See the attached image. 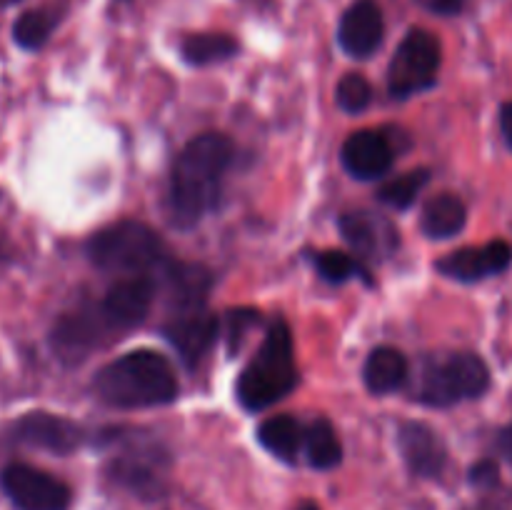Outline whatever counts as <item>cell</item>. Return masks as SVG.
I'll use <instances>...</instances> for the list:
<instances>
[{
	"mask_svg": "<svg viewBox=\"0 0 512 510\" xmlns=\"http://www.w3.org/2000/svg\"><path fill=\"white\" fill-rule=\"evenodd\" d=\"M510 265L512 245L508 240L470 245V248L453 250V253L438 260L440 273L450 280H458V283H478V280L493 278V275L505 273Z\"/></svg>",
	"mask_w": 512,
	"mask_h": 510,
	"instance_id": "30bf717a",
	"label": "cell"
},
{
	"mask_svg": "<svg viewBox=\"0 0 512 510\" xmlns=\"http://www.w3.org/2000/svg\"><path fill=\"white\" fill-rule=\"evenodd\" d=\"M0 485L18 510H68L73 493L63 480L25 463H13L0 473Z\"/></svg>",
	"mask_w": 512,
	"mask_h": 510,
	"instance_id": "ba28073f",
	"label": "cell"
},
{
	"mask_svg": "<svg viewBox=\"0 0 512 510\" xmlns=\"http://www.w3.org/2000/svg\"><path fill=\"white\" fill-rule=\"evenodd\" d=\"M488 388L490 368L480 355L448 353L423 360L413 385V398L418 403L445 408L480 398L488 393Z\"/></svg>",
	"mask_w": 512,
	"mask_h": 510,
	"instance_id": "277c9868",
	"label": "cell"
},
{
	"mask_svg": "<svg viewBox=\"0 0 512 510\" xmlns=\"http://www.w3.org/2000/svg\"><path fill=\"white\" fill-rule=\"evenodd\" d=\"M340 233L363 258H388L395 253L400 238L395 225L383 215L368 213V210H350L340 218Z\"/></svg>",
	"mask_w": 512,
	"mask_h": 510,
	"instance_id": "9a60e30c",
	"label": "cell"
},
{
	"mask_svg": "<svg viewBox=\"0 0 512 510\" xmlns=\"http://www.w3.org/2000/svg\"><path fill=\"white\" fill-rule=\"evenodd\" d=\"M500 130H503L505 143L512 150V100L503 103V108H500Z\"/></svg>",
	"mask_w": 512,
	"mask_h": 510,
	"instance_id": "4dcf8cb0",
	"label": "cell"
},
{
	"mask_svg": "<svg viewBox=\"0 0 512 510\" xmlns=\"http://www.w3.org/2000/svg\"><path fill=\"white\" fill-rule=\"evenodd\" d=\"M495 448L512 465V423L498 430V435H495Z\"/></svg>",
	"mask_w": 512,
	"mask_h": 510,
	"instance_id": "f546056e",
	"label": "cell"
},
{
	"mask_svg": "<svg viewBox=\"0 0 512 510\" xmlns=\"http://www.w3.org/2000/svg\"><path fill=\"white\" fill-rule=\"evenodd\" d=\"M468 223V208L453 193H440L428 200L420 215V230L433 240L455 238Z\"/></svg>",
	"mask_w": 512,
	"mask_h": 510,
	"instance_id": "ac0fdd59",
	"label": "cell"
},
{
	"mask_svg": "<svg viewBox=\"0 0 512 510\" xmlns=\"http://www.w3.org/2000/svg\"><path fill=\"white\" fill-rule=\"evenodd\" d=\"M440 40L428 30H410L395 50L388 68V90L393 98H410L433 88L438 80Z\"/></svg>",
	"mask_w": 512,
	"mask_h": 510,
	"instance_id": "8992f818",
	"label": "cell"
},
{
	"mask_svg": "<svg viewBox=\"0 0 512 510\" xmlns=\"http://www.w3.org/2000/svg\"><path fill=\"white\" fill-rule=\"evenodd\" d=\"M363 378L370 393L388 395L408 380V360H405V355L400 350L388 348V345L375 348L368 355V360H365Z\"/></svg>",
	"mask_w": 512,
	"mask_h": 510,
	"instance_id": "d6986e66",
	"label": "cell"
},
{
	"mask_svg": "<svg viewBox=\"0 0 512 510\" xmlns=\"http://www.w3.org/2000/svg\"><path fill=\"white\" fill-rule=\"evenodd\" d=\"M233 163V143L220 133H205L190 140L178 155L170 175V218L180 228L200 223L218 205L225 173Z\"/></svg>",
	"mask_w": 512,
	"mask_h": 510,
	"instance_id": "6da1fadb",
	"label": "cell"
},
{
	"mask_svg": "<svg viewBox=\"0 0 512 510\" xmlns=\"http://www.w3.org/2000/svg\"><path fill=\"white\" fill-rule=\"evenodd\" d=\"M13 438L18 443L30 445V448L48 450L55 455H68L83 445V428L73 420L63 418V415L35 413L23 415L18 423L13 425Z\"/></svg>",
	"mask_w": 512,
	"mask_h": 510,
	"instance_id": "8fae6325",
	"label": "cell"
},
{
	"mask_svg": "<svg viewBox=\"0 0 512 510\" xmlns=\"http://www.w3.org/2000/svg\"><path fill=\"white\" fill-rule=\"evenodd\" d=\"M218 330V320L213 313H208L205 303L188 305V308L170 310V318L165 323V338L175 345L185 363L195 368L213 348Z\"/></svg>",
	"mask_w": 512,
	"mask_h": 510,
	"instance_id": "9c48e42d",
	"label": "cell"
},
{
	"mask_svg": "<svg viewBox=\"0 0 512 510\" xmlns=\"http://www.w3.org/2000/svg\"><path fill=\"white\" fill-rule=\"evenodd\" d=\"M305 428L290 415H275L260 423L258 440L270 455L280 458L283 463H295L303 450Z\"/></svg>",
	"mask_w": 512,
	"mask_h": 510,
	"instance_id": "ffe728a7",
	"label": "cell"
},
{
	"mask_svg": "<svg viewBox=\"0 0 512 510\" xmlns=\"http://www.w3.org/2000/svg\"><path fill=\"white\" fill-rule=\"evenodd\" d=\"M163 243L145 223L120 220L88 240V258L95 268L115 275H143L163 258Z\"/></svg>",
	"mask_w": 512,
	"mask_h": 510,
	"instance_id": "5b68a950",
	"label": "cell"
},
{
	"mask_svg": "<svg viewBox=\"0 0 512 510\" xmlns=\"http://www.w3.org/2000/svg\"><path fill=\"white\" fill-rule=\"evenodd\" d=\"M383 13L375 0H355L338 25V43L353 58H368L383 43Z\"/></svg>",
	"mask_w": 512,
	"mask_h": 510,
	"instance_id": "2e32d148",
	"label": "cell"
},
{
	"mask_svg": "<svg viewBox=\"0 0 512 510\" xmlns=\"http://www.w3.org/2000/svg\"><path fill=\"white\" fill-rule=\"evenodd\" d=\"M398 448L413 475L438 480L448 468V448L443 438L418 420H405L398 428Z\"/></svg>",
	"mask_w": 512,
	"mask_h": 510,
	"instance_id": "7c38bea8",
	"label": "cell"
},
{
	"mask_svg": "<svg viewBox=\"0 0 512 510\" xmlns=\"http://www.w3.org/2000/svg\"><path fill=\"white\" fill-rule=\"evenodd\" d=\"M315 265H318L320 275H323L325 280H330V283H345V280H350L353 275H368L358 260L340 253V250H325V253L318 255Z\"/></svg>",
	"mask_w": 512,
	"mask_h": 510,
	"instance_id": "484cf974",
	"label": "cell"
},
{
	"mask_svg": "<svg viewBox=\"0 0 512 510\" xmlns=\"http://www.w3.org/2000/svg\"><path fill=\"white\" fill-rule=\"evenodd\" d=\"M95 390L115 408H153L175 400L178 378L165 355L143 348L105 365L95 375Z\"/></svg>",
	"mask_w": 512,
	"mask_h": 510,
	"instance_id": "7a4b0ae2",
	"label": "cell"
},
{
	"mask_svg": "<svg viewBox=\"0 0 512 510\" xmlns=\"http://www.w3.org/2000/svg\"><path fill=\"white\" fill-rule=\"evenodd\" d=\"M113 335L120 338V333L110 325L103 308L98 305V308L78 310V313H70L65 318H60V323L53 330V343L60 350V355L85 358L88 350L98 348L103 340L113 338Z\"/></svg>",
	"mask_w": 512,
	"mask_h": 510,
	"instance_id": "4fadbf2b",
	"label": "cell"
},
{
	"mask_svg": "<svg viewBox=\"0 0 512 510\" xmlns=\"http://www.w3.org/2000/svg\"><path fill=\"white\" fill-rule=\"evenodd\" d=\"M303 450L308 455V463L318 470H330L343 460V445H340L338 433L325 418L313 420L305 428Z\"/></svg>",
	"mask_w": 512,
	"mask_h": 510,
	"instance_id": "44dd1931",
	"label": "cell"
},
{
	"mask_svg": "<svg viewBox=\"0 0 512 510\" xmlns=\"http://www.w3.org/2000/svg\"><path fill=\"white\" fill-rule=\"evenodd\" d=\"M470 510H512V505L503 503V500H488V503H480Z\"/></svg>",
	"mask_w": 512,
	"mask_h": 510,
	"instance_id": "1f68e13d",
	"label": "cell"
},
{
	"mask_svg": "<svg viewBox=\"0 0 512 510\" xmlns=\"http://www.w3.org/2000/svg\"><path fill=\"white\" fill-rule=\"evenodd\" d=\"M60 13L55 8H38L28 10V13L20 15L13 25V38L20 48L25 50H38L45 40L50 38V33L58 25Z\"/></svg>",
	"mask_w": 512,
	"mask_h": 510,
	"instance_id": "603a6c76",
	"label": "cell"
},
{
	"mask_svg": "<svg viewBox=\"0 0 512 510\" xmlns=\"http://www.w3.org/2000/svg\"><path fill=\"white\" fill-rule=\"evenodd\" d=\"M295 510H320V508H318V503H313V500H303V503H300Z\"/></svg>",
	"mask_w": 512,
	"mask_h": 510,
	"instance_id": "d6a6232c",
	"label": "cell"
},
{
	"mask_svg": "<svg viewBox=\"0 0 512 510\" xmlns=\"http://www.w3.org/2000/svg\"><path fill=\"white\" fill-rule=\"evenodd\" d=\"M260 320L258 310H250V308H238V310H230L225 315V340H228V353L235 355L240 348H243V340L248 335L250 328H255Z\"/></svg>",
	"mask_w": 512,
	"mask_h": 510,
	"instance_id": "4316f807",
	"label": "cell"
},
{
	"mask_svg": "<svg viewBox=\"0 0 512 510\" xmlns=\"http://www.w3.org/2000/svg\"><path fill=\"white\" fill-rule=\"evenodd\" d=\"M428 183H430L428 168L410 170V173L400 175V178L388 180V183L378 190V200L380 203L390 205V208H410Z\"/></svg>",
	"mask_w": 512,
	"mask_h": 510,
	"instance_id": "cb8c5ba5",
	"label": "cell"
},
{
	"mask_svg": "<svg viewBox=\"0 0 512 510\" xmlns=\"http://www.w3.org/2000/svg\"><path fill=\"white\" fill-rule=\"evenodd\" d=\"M180 53L190 65L220 63V60H228L238 53V40L223 33L188 35L180 43Z\"/></svg>",
	"mask_w": 512,
	"mask_h": 510,
	"instance_id": "7402d4cb",
	"label": "cell"
},
{
	"mask_svg": "<svg viewBox=\"0 0 512 510\" xmlns=\"http://www.w3.org/2000/svg\"><path fill=\"white\" fill-rule=\"evenodd\" d=\"M298 385V368L293 355V335L285 320L268 328L258 355L238 378V400L245 410L270 408Z\"/></svg>",
	"mask_w": 512,
	"mask_h": 510,
	"instance_id": "3957f363",
	"label": "cell"
},
{
	"mask_svg": "<svg viewBox=\"0 0 512 510\" xmlns=\"http://www.w3.org/2000/svg\"><path fill=\"white\" fill-rule=\"evenodd\" d=\"M335 98H338V105L345 113H360L373 100V88L360 73H348L340 78L338 88H335Z\"/></svg>",
	"mask_w": 512,
	"mask_h": 510,
	"instance_id": "d4e9b609",
	"label": "cell"
},
{
	"mask_svg": "<svg viewBox=\"0 0 512 510\" xmlns=\"http://www.w3.org/2000/svg\"><path fill=\"white\" fill-rule=\"evenodd\" d=\"M168 468V455L153 443L128 445L108 463L110 478L143 500H158L168 493Z\"/></svg>",
	"mask_w": 512,
	"mask_h": 510,
	"instance_id": "52a82bcc",
	"label": "cell"
},
{
	"mask_svg": "<svg viewBox=\"0 0 512 510\" xmlns=\"http://www.w3.org/2000/svg\"><path fill=\"white\" fill-rule=\"evenodd\" d=\"M423 3L438 15H458L468 5V0H423Z\"/></svg>",
	"mask_w": 512,
	"mask_h": 510,
	"instance_id": "f1b7e54d",
	"label": "cell"
},
{
	"mask_svg": "<svg viewBox=\"0 0 512 510\" xmlns=\"http://www.w3.org/2000/svg\"><path fill=\"white\" fill-rule=\"evenodd\" d=\"M153 298L155 283L148 275H125V278H120L118 283L108 290V295H105V300L100 303V308H103L110 325H113L118 333H125V330L143 323L150 305H153Z\"/></svg>",
	"mask_w": 512,
	"mask_h": 510,
	"instance_id": "5bb4252c",
	"label": "cell"
},
{
	"mask_svg": "<svg viewBox=\"0 0 512 510\" xmlns=\"http://www.w3.org/2000/svg\"><path fill=\"white\" fill-rule=\"evenodd\" d=\"M395 150L390 140L378 130H358L343 145V165L353 178H383L393 168Z\"/></svg>",
	"mask_w": 512,
	"mask_h": 510,
	"instance_id": "e0dca14e",
	"label": "cell"
},
{
	"mask_svg": "<svg viewBox=\"0 0 512 510\" xmlns=\"http://www.w3.org/2000/svg\"><path fill=\"white\" fill-rule=\"evenodd\" d=\"M468 480L475 485V488H495L500 483V468L495 460L485 458L478 460V463L470 468Z\"/></svg>",
	"mask_w": 512,
	"mask_h": 510,
	"instance_id": "83f0119b",
	"label": "cell"
}]
</instances>
